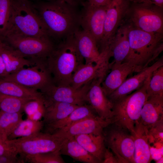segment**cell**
Listing matches in <instances>:
<instances>
[{
    "label": "cell",
    "mask_w": 163,
    "mask_h": 163,
    "mask_svg": "<svg viewBox=\"0 0 163 163\" xmlns=\"http://www.w3.org/2000/svg\"><path fill=\"white\" fill-rule=\"evenodd\" d=\"M34 4L53 41H65L80 30L81 11L78 6L59 0L38 1Z\"/></svg>",
    "instance_id": "obj_1"
},
{
    "label": "cell",
    "mask_w": 163,
    "mask_h": 163,
    "mask_svg": "<svg viewBox=\"0 0 163 163\" xmlns=\"http://www.w3.org/2000/svg\"><path fill=\"white\" fill-rule=\"evenodd\" d=\"M128 24L129 50L123 62L133 64L138 72L149 66L162 51L163 34L146 32Z\"/></svg>",
    "instance_id": "obj_2"
},
{
    "label": "cell",
    "mask_w": 163,
    "mask_h": 163,
    "mask_svg": "<svg viewBox=\"0 0 163 163\" xmlns=\"http://www.w3.org/2000/svg\"><path fill=\"white\" fill-rule=\"evenodd\" d=\"M11 34L51 38L34 3L30 0H12L10 17L3 38L6 35Z\"/></svg>",
    "instance_id": "obj_3"
},
{
    "label": "cell",
    "mask_w": 163,
    "mask_h": 163,
    "mask_svg": "<svg viewBox=\"0 0 163 163\" xmlns=\"http://www.w3.org/2000/svg\"><path fill=\"white\" fill-rule=\"evenodd\" d=\"M82 63L72 45L71 38L56 45L46 60L53 84L59 86L70 85L73 73L78 64Z\"/></svg>",
    "instance_id": "obj_4"
},
{
    "label": "cell",
    "mask_w": 163,
    "mask_h": 163,
    "mask_svg": "<svg viewBox=\"0 0 163 163\" xmlns=\"http://www.w3.org/2000/svg\"><path fill=\"white\" fill-rule=\"evenodd\" d=\"M151 75L139 88L112 103L111 123L131 133L133 132L135 123L139 120L142 108L147 99L146 89Z\"/></svg>",
    "instance_id": "obj_5"
},
{
    "label": "cell",
    "mask_w": 163,
    "mask_h": 163,
    "mask_svg": "<svg viewBox=\"0 0 163 163\" xmlns=\"http://www.w3.org/2000/svg\"><path fill=\"white\" fill-rule=\"evenodd\" d=\"M125 18L128 24L143 31L163 34V7L132 2Z\"/></svg>",
    "instance_id": "obj_6"
},
{
    "label": "cell",
    "mask_w": 163,
    "mask_h": 163,
    "mask_svg": "<svg viewBox=\"0 0 163 163\" xmlns=\"http://www.w3.org/2000/svg\"><path fill=\"white\" fill-rule=\"evenodd\" d=\"M65 140L53 134L41 131L6 141L15 149L23 163V159L27 156L59 150Z\"/></svg>",
    "instance_id": "obj_7"
},
{
    "label": "cell",
    "mask_w": 163,
    "mask_h": 163,
    "mask_svg": "<svg viewBox=\"0 0 163 163\" xmlns=\"http://www.w3.org/2000/svg\"><path fill=\"white\" fill-rule=\"evenodd\" d=\"M2 41L25 58L36 62L46 59L56 46L50 38H40L15 34L6 35Z\"/></svg>",
    "instance_id": "obj_8"
},
{
    "label": "cell",
    "mask_w": 163,
    "mask_h": 163,
    "mask_svg": "<svg viewBox=\"0 0 163 163\" xmlns=\"http://www.w3.org/2000/svg\"><path fill=\"white\" fill-rule=\"evenodd\" d=\"M106 147L115 156L119 163H135L133 139L131 132L115 123L103 130Z\"/></svg>",
    "instance_id": "obj_9"
},
{
    "label": "cell",
    "mask_w": 163,
    "mask_h": 163,
    "mask_svg": "<svg viewBox=\"0 0 163 163\" xmlns=\"http://www.w3.org/2000/svg\"><path fill=\"white\" fill-rule=\"evenodd\" d=\"M131 3V0H112L108 5L103 35L98 46L101 53L108 54L110 46L123 23Z\"/></svg>",
    "instance_id": "obj_10"
},
{
    "label": "cell",
    "mask_w": 163,
    "mask_h": 163,
    "mask_svg": "<svg viewBox=\"0 0 163 163\" xmlns=\"http://www.w3.org/2000/svg\"><path fill=\"white\" fill-rule=\"evenodd\" d=\"M24 87L40 91L53 83L46 61L37 63L27 68H24L3 78Z\"/></svg>",
    "instance_id": "obj_11"
},
{
    "label": "cell",
    "mask_w": 163,
    "mask_h": 163,
    "mask_svg": "<svg viewBox=\"0 0 163 163\" xmlns=\"http://www.w3.org/2000/svg\"><path fill=\"white\" fill-rule=\"evenodd\" d=\"M92 81L76 89L71 85L56 86L53 83L40 90L44 103L62 102L77 105L87 104L86 96Z\"/></svg>",
    "instance_id": "obj_12"
},
{
    "label": "cell",
    "mask_w": 163,
    "mask_h": 163,
    "mask_svg": "<svg viewBox=\"0 0 163 163\" xmlns=\"http://www.w3.org/2000/svg\"><path fill=\"white\" fill-rule=\"evenodd\" d=\"M108 5L96 6L86 1L82 4L80 27L94 39L97 47L103 35Z\"/></svg>",
    "instance_id": "obj_13"
},
{
    "label": "cell",
    "mask_w": 163,
    "mask_h": 163,
    "mask_svg": "<svg viewBox=\"0 0 163 163\" xmlns=\"http://www.w3.org/2000/svg\"><path fill=\"white\" fill-rule=\"evenodd\" d=\"M111 123L110 121L103 120L98 116H91L58 129L52 134L64 140L80 135H99L103 134L104 129Z\"/></svg>",
    "instance_id": "obj_14"
},
{
    "label": "cell",
    "mask_w": 163,
    "mask_h": 163,
    "mask_svg": "<svg viewBox=\"0 0 163 163\" xmlns=\"http://www.w3.org/2000/svg\"><path fill=\"white\" fill-rule=\"evenodd\" d=\"M71 40L76 53L85 63L97 64L109 60L100 53L94 39L85 31L80 30L75 32Z\"/></svg>",
    "instance_id": "obj_15"
},
{
    "label": "cell",
    "mask_w": 163,
    "mask_h": 163,
    "mask_svg": "<svg viewBox=\"0 0 163 163\" xmlns=\"http://www.w3.org/2000/svg\"><path fill=\"white\" fill-rule=\"evenodd\" d=\"M106 76L92 80L86 96L87 103L101 118L111 122L113 104L104 94L101 83Z\"/></svg>",
    "instance_id": "obj_16"
},
{
    "label": "cell",
    "mask_w": 163,
    "mask_h": 163,
    "mask_svg": "<svg viewBox=\"0 0 163 163\" xmlns=\"http://www.w3.org/2000/svg\"><path fill=\"white\" fill-rule=\"evenodd\" d=\"M163 66L162 56L152 65L145 68L127 79L108 98L112 103L128 95L141 87L152 73L158 68Z\"/></svg>",
    "instance_id": "obj_17"
},
{
    "label": "cell",
    "mask_w": 163,
    "mask_h": 163,
    "mask_svg": "<svg viewBox=\"0 0 163 163\" xmlns=\"http://www.w3.org/2000/svg\"><path fill=\"white\" fill-rule=\"evenodd\" d=\"M109 61H104L97 64L80 63L78 64L72 75L70 85L79 88L94 79L106 76L110 69Z\"/></svg>",
    "instance_id": "obj_18"
},
{
    "label": "cell",
    "mask_w": 163,
    "mask_h": 163,
    "mask_svg": "<svg viewBox=\"0 0 163 163\" xmlns=\"http://www.w3.org/2000/svg\"><path fill=\"white\" fill-rule=\"evenodd\" d=\"M110 72L101 83L102 89L107 97L122 84L129 75L136 72L134 65L127 62L120 64L110 63Z\"/></svg>",
    "instance_id": "obj_19"
},
{
    "label": "cell",
    "mask_w": 163,
    "mask_h": 163,
    "mask_svg": "<svg viewBox=\"0 0 163 163\" xmlns=\"http://www.w3.org/2000/svg\"><path fill=\"white\" fill-rule=\"evenodd\" d=\"M131 133L134 141L135 163L150 162L148 129L139 120L135 123L134 131Z\"/></svg>",
    "instance_id": "obj_20"
},
{
    "label": "cell",
    "mask_w": 163,
    "mask_h": 163,
    "mask_svg": "<svg viewBox=\"0 0 163 163\" xmlns=\"http://www.w3.org/2000/svg\"><path fill=\"white\" fill-rule=\"evenodd\" d=\"M0 55L5 65L7 75L17 72L25 66H31L36 64L35 62L25 58L3 41L0 48Z\"/></svg>",
    "instance_id": "obj_21"
},
{
    "label": "cell",
    "mask_w": 163,
    "mask_h": 163,
    "mask_svg": "<svg viewBox=\"0 0 163 163\" xmlns=\"http://www.w3.org/2000/svg\"><path fill=\"white\" fill-rule=\"evenodd\" d=\"M129 24L123 23L117 30L110 46L109 53L110 57L114 58L112 63L120 64L123 62L129 51L128 37Z\"/></svg>",
    "instance_id": "obj_22"
},
{
    "label": "cell",
    "mask_w": 163,
    "mask_h": 163,
    "mask_svg": "<svg viewBox=\"0 0 163 163\" xmlns=\"http://www.w3.org/2000/svg\"><path fill=\"white\" fill-rule=\"evenodd\" d=\"M95 116L98 115L88 103L78 106L65 118L44 125L43 130V132L52 134L56 130L69 126L81 119Z\"/></svg>",
    "instance_id": "obj_23"
},
{
    "label": "cell",
    "mask_w": 163,
    "mask_h": 163,
    "mask_svg": "<svg viewBox=\"0 0 163 163\" xmlns=\"http://www.w3.org/2000/svg\"><path fill=\"white\" fill-rule=\"evenodd\" d=\"M163 118V96L147 98L142 108L140 121L148 129Z\"/></svg>",
    "instance_id": "obj_24"
},
{
    "label": "cell",
    "mask_w": 163,
    "mask_h": 163,
    "mask_svg": "<svg viewBox=\"0 0 163 163\" xmlns=\"http://www.w3.org/2000/svg\"><path fill=\"white\" fill-rule=\"evenodd\" d=\"M0 95H6L31 100H43L41 93L24 87L16 82L0 78Z\"/></svg>",
    "instance_id": "obj_25"
},
{
    "label": "cell",
    "mask_w": 163,
    "mask_h": 163,
    "mask_svg": "<svg viewBox=\"0 0 163 163\" xmlns=\"http://www.w3.org/2000/svg\"><path fill=\"white\" fill-rule=\"evenodd\" d=\"M59 152L61 155H67L76 161L84 163H100L95 157L88 152L76 140L74 137L66 139Z\"/></svg>",
    "instance_id": "obj_26"
},
{
    "label": "cell",
    "mask_w": 163,
    "mask_h": 163,
    "mask_svg": "<svg viewBox=\"0 0 163 163\" xmlns=\"http://www.w3.org/2000/svg\"><path fill=\"white\" fill-rule=\"evenodd\" d=\"M74 137L88 152L102 163L106 148L103 134L99 135L82 134Z\"/></svg>",
    "instance_id": "obj_27"
},
{
    "label": "cell",
    "mask_w": 163,
    "mask_h": 163,
    "mask_svg": "<svg viewBox=\"0 0 163 163\" xmlns=\"http://www.w3.org/2000/svg\"><path fill=\"white\" fill-rule=\"evenodd\" d=\"M44 104L45 111L42 120L44 125L65 118L78 106L62 102Z\"/></svg>",
    "instance_id": "obj_28"
},
{
    "label": "cell",
    "mask_w": 163,
    "mask_h": 163,
    "mask_svg": "<svg viewBox=\"0 0 163 163\" xmlns=\"http://www.w3.org/2000/svg\"><path fill=\"white\" fill-rule=\"evenodd\" d=\"M44 124L42 120H34L28 118L21 121L8 137L7 140L28 136L41 132Z\"/></svg>",
    "instance_id": "obj_29"
},
{
    "label": "cell",
    "mask_w": 163,
    "mask_h": 163,
    "mask_svg": "<svg viewBox=\"0 0 163 163\" xmlns=\"http://www.w3.org/2000/svg\"><path fill=\"white\" fill-rule=\"evenodd\" d=\"M22 113H9L1 111L0 128L4 141L7 140L8 137L23 120Z\"/></svg>",
    "instance_id": "obj_30"
},
{
    "label": "cell",
    "mask_w": 163,
    "mask_h": 163,
    "mask_svg": "<svg viewBox=\"0 0 163 163\" xmlns=\"http://www.w3.org/2000/svg\"><path fill=\"white\" fill-rule=\"evenodd\" d=\"M32 100L6 95H0V110L9 113L22 112L26 104Z\"/></svg>",
    "instance_id": "obj_31"
},
{
    "label": "cell",
    "mask_w": 163,
    "mask_h": 163,
    "mask_svg": "<svg viewBox=\"0 0 163 163\" xmlns=\"http://www.w3.org/2000/svg\"><path fill=\"white\" fill-rule=\"evenodd\" d=\"M147 98L163 96V66L151 74L146 89Z\"/></svg>",
    "instance_id": "obj_32"
},
{
    "label": "cell",
    "mask_w": 163,
    "mask_h": 163,
    "mask_svg": "<svg viewBox=\"0 0 163 163\" xmlns=\"http://www.w3.org/2000/svg\"><path fill=\"white\" fill-rule=\"evenodd\" d=\"M59 150L29 155L23 160V163H64Z\"/></svg>",
    "instance_id": "obj_33"
},
{
    "label": "cell",
    "mask_w": 163,
    "mask_h": 163,
    "mask_svg": "<svg viewBox=\"0 0 163 163\" xmlns=\"http://www.w3.org/2000/svg\"><path fill=\"white\" fill-rule=\"evenodd\" d=\"M24 111L27 118L34 120H40L45 111L44 100H32L25 105Z\"/></svg>",
    "instance_id": "obj_34"
},
{
    "label": "cell",
    "mask_w": 163,
    "mask_h": 163,
    "mask_svg": "<svg viewBox=\"0 0 163 163\" xmlns=\"http://www.w3.org/2000/svg\"><path fill=\"white\" fill-rule=\"evenodd\" d=\"M12 0H0V40H2L9 19Z\"/></svg>",
    "instance_id": "obj_35"
},
{
    "label": "cell",
    "mask_w": 163,
    "mask_h": 163,
    "mask_svg": "<svg viewBox=\"0 0 163 163\" xmlns=\"http://www.w3.org/2000/svg\"><path fill=\"white\" fill-rule=\"evenodd\" d=\"M148 129L149 144L163 143V118L153 124Z\"/></svg>",
    "instance_id": "obj_36"
},
{
    "label": "cell",
    "mask_w": 163,
    "mask_h": 163,
    "mask_svg": "<svg viewBox=\"0 0 163 163\" xmlns=\"http://www.w3.org/2000/svg\"><path fill=\"white\" fill-rule=\"evenodd\" d=\"M18 155L15 149L10 145L7 141L0 139V155Z\"/></svg>",
    "instance_id": "obj_37"
},
{
    "label": "cell",
    "mask_w": 163,
    "mask_h": 163,
    "mask_svg": "<svg viewBox=\"0 0 163 163\" xmlns=\"http://www.w3.org/2000/svg\"><path fill=\"white\" fill-rule=\"evenodd\" d=\"M150 152L152 160H153L156 163L158 160L163 158V145L159 146H151L149 145Z\"/></svg>",
    "instance_id": "obj_38"
},
{
    "label": "cell",
    "mask_w": 163,
    "mask_h": 163,
    "mask_svg": "<svg viewBox=\"0 0 163 163\" xmlns=\"http://www.w3.org/2000/svg\"><path fill=\"white\" fill-rule=\"evenodd\" d=\"M102 163H119V162L113 153L106 147Z\"/></svg>",
    "instance_id": "obj_39"
},
{
    "label": "cell",
    "mask_w": 163,
    "mask_h": 163,
    "mask_svg": "<svg viewBox=\"0 0 163 163\" xmlns=\"http://www.w3.org/2000/svg\"><path fill=\"white\" fill-rule=\"evenodd\" d=\"M0 163H22L18 155H0Z\"/></svg>",
    "instance_id": "obj_40"
},
{
    "label": "cell",
    "mask_w": 163,
    "mask_h": 163,
    "mask_svg": "<svg viewBox=\"0 0 163 163\" xmlns=\"http://www.w3.org/2000/svg\"><path fill=\"white\" fill-rule=\"evenodd\" d=\"M131 1L133 3H150L163 7V0H131Z\"/></svg>",
    "instance_id": "obj_41"
},
{
    "label": "cell",
    "mask_w": 163,
    "mask_h": 163,
    "mask_svg": "<svg viewBox=\"0 0 163 163\" xmlns=\"http://www.w3.org/2000/svg\"><path fill=\"white\" fill-rule=\"evenodd\" d=\"M96 6L105 5L109 4L112 0H84Z\"/></svg>",
    "instance_id": "obj_42"
},
{
    "label": "cell",
    "mask_w": 163,
    "mask_h": 163,
    "mask_svg": "<svg viewBox=\"0 0 163 163\" xmlns=\"http://www.w3.org/2000/svg\"><path fill=\"white\" fill-rule=\"evenodd\" d=\"M7 75L5 67L3 60L0 55V78Z\"/></svg>",
    "instance_id": "obj_43"
},
{
    "label": "cell",
    "mask_w": 163,
    "mask_h": 163,
    "mask_svg": "<svg viewBox=\"0 0 163 163\" xmlns=\"http://www.w3.org/2000/svg\"><path fill=\"white\" fill-rule=\"evenodd\" d=\"M64 2L71 5L78 6L79 5H82V3L84 1V0H59Z\"/></svg>",
    "instance_id": "obj_44"
},
{
    "label": "cell",
    "mask_w": 163,
    "mask_h": 163,
    "mask_svg": "<svg viewBox=\"0 0 163 163\" xmlns=\"http://www.w3.org/2000/svg\"><path fill=\"white\" fill-rule=\"evenodd\" d=\"M0 139H2L3 140H4V139H3V136H2V132L1 129H0Z\"/></svg>",
    "instance_id": "obj_45"
},
{
    "label": "cell",
    "mask_w": 163,
    "mask_h": 163,
    "mask_svg": "<svg viewBox=\"0 0 163 163\" xmlns=\"http://www.w3.org/2000/svg\"><path fill=\"white\" fill-rule=\"evenodd\" d=\"M163 158H161L160 160H158L156 162V163H163Z\"/></svg>",
    "instance_id": "obj_46"
},
{
    "label": "cell",
    "mask_w": 163,
    "mask_h": 163,
    "mask_svg": "<svg viewBox=\"0 0 163 163\" xmlns=\"http://www.w3.org/2000/svg\"><path fill=\"white\" fill-rule=\"evenodd\" d=\"M2 41L0 40V48L1 45L2 43Z\"/></svg>",
    "instance_id": "obj_47"
},
{
    "label": "cell",
    "mask_w": 163,
    "mask_h": 163,
    "mask_svg": "<svg viewBox=\"0 0 163 163\" xmlns=\"http://www.w3.org/2000/svg\"><path fill=\"white\" fill-rule=\"evenodd\" d=\"M46 0V1H50V0Z\"/></svg>",
    "instance_id": "obj_48"
},
{
    "label": "cell",
    "mask_w": 163,
    "mask_h": 163,
    "mask_svg": "<svg viewBox=\"0 0 163 163\" xmlns=\"http://www.w3.org/2000/svg\"><path fill=\"white\" fill-rule=\"evenodd\" d=\"M1 110H0V112Z\"/></svg>",
    "instance_id": "obj_49"
}]
</instances>
